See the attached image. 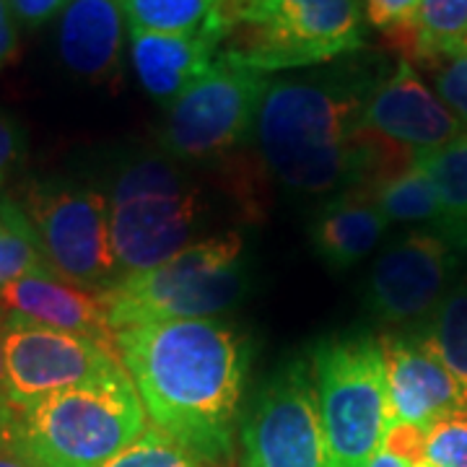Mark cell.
<instances>
[{"instance_id":"cell-1","label":"cell","mask_w":467,"mask_h":467,"mask_svg":"<svg viewBox=\"0 0 467 467\" xmlns=\"http://www.w3.org/2000/svg\"><path fill=\"white\" fill-rule=\"evenodd\" d=\"M379 52H353L294 76H267L252 125L254 150L273 180L304 195L374 190L416 150L367 133L364 109L387 76Z\"/></svg>"},{"instance_id":"cell-2","label":"cell","mask_w":467,"mask_h":467,"mask_svg":"<svg viewBox=\"0 0 467 467\" xmlns=\"http://www.w3.org/2000/svg\"><path fill=\"white\" fill-rule=\"evenodd\" d=\"M115 350L156 431L205 465H232L252 358L244 335L223 319L149 322L117 330Z\"/></svg>"},{"instance_id":"cell-3","label":"cell","mask_w":467,"mask_h":467,"mask_svg":"<svg viewBox=\"0 0 467 467\" xmlns=\"http://www.w3.org/2000/svg\"><path fill=\"white\" fill-rule=\"evenodd\" d=\"M125 368L0 413V451L29 467H104L149 429Z\"/></svg>"},{"instance_id":"cell-4","label":"cell","mask_w":467,"mask_h":467,"mask_svg":"<svg viewBox=\"0 0 467 467\" xmlns=\"http://www.w3.org/2000/svg\"><path fill=\"white\" fill-rule=\"evenodd\" d=\"M104 195L119 278L190 247L201 226V187L161 150H135L122 159Z\"/></svg>"},{"instance_id":"cell-5","label":"cell","mask_w":467,"mask_h":467,"mask_svg":"<svg viewBox=\"0 0 467 467\" xmlns=\"http://www.w3.org/2000/svg\"><path fill=\"white\" fill-rule=\"evenodd\" d=\"M244 242L218 234L192 242L159 265L117 278L104 291L112 330L174 319H216L244 299Z\"/></svg>"},{"instance_id":"cell-6","label":"cell","mask_w":467,"mask_h":467,"mask_svg":"<svg viewBox=\"0 0 467 467\" xmlns=\"http://www.w3.org/2000/svg\"><path fill=\"white\" fill-rule=\"evenodd\" d=\"M361 0H254L234 16L221 52L275 76L335 63L364 50Z\"/></svg>"},{"instance_id":"cell-7","label":"cell","mask_w":467,"mask_h":467,"mask_svg":"<svg viewBox=\"0 0 467 467\" xmlns=\"http://www.w3.org/2000/svg\"><path fill=\"white\" fill-rule=\"evenodd\" d=\"M319 418L330 467H368L389 429V400L379 340L333 335L312 350Z\"/></svg>"},{"instance_id":"cell-8","label":"cell","mask_w":467,"mask_h":467,"mask_svg":"<svg viewBox=\"0 0 467 467\" xmlns=\"http://www.w3.org/2000/svg\"><path fill=\"white\" fill-rule=\"evenodd\" d=\"M16 202L57 275L94 291H107L119 278L104 192L73 180H34Z\"/></svg>"},{"instance_id":"cell-9","label":"cell","mask_w":467,"mask_h":467,"mask_svg":"<svg viewBox=\"0 0 467 467\" xmlns=\"http://www.w3.org/2000/svg\"><path fill=\"white\" fill-rule=\"evenodd\" d=\"M265 84V73L221 52L213 67L164 109L159 150L180 164L226 156L252 135Z\"/></svg>"},{"instance_id":"cell-10","label":"cell","mask_w":467,"mask_h":467,"mask_svg":"<svg viewBox=\"0 0 467 467\" xmlns=\"http://www.w3.org/2000/svg\"><path fill=\"white\" fill-rule=\"evenodd\" d=\"M244 467H330L312 358H291L252 398L239 423Z\"/></svg>"},{"instance_id":"cell-11","label":"cell","mask_w":467,"mask_h":467,"mask_svg":"<svg viewBox=\"0 0 467 467\" xmlns=\"http://www.w3.org/2000/svg\"><path fill=\"white\" fill-rule=\"evenodd\" d=\"M3 358L5 408L32 405L55 392L99 382L122 368L117 350L21 317H5Z\"/></svg>"},{"instance_id":"cell-12","label":"cell","mask_w":467,"mask_h":467,"mask_svg":"<svg viewBox=\"0 0 467 467\" xmlns=\"http://www.w3.org/2000/svg\"><path fill=\"white\" fill-rule=\"evenodd\" d=\"M451 252L450 242L429 229L392 242L368 270V312L398 330L426 322L450 288Z\"/></svg>"},{"instance_id":"cell-13","label":"cell","mask_w":467,"mask_h":467,"mask_svg":"<svg viewBox=\"0 0 467 467\" xmlns=\"http://www.w3.org/2000/svg\"><path fill=\"white\" fill-rule=\"evenodd\" d=\"M387 377L389 423L429 431L436 420L467 408L462 389L441 364L420 325L387 330L379 337Z\"/></svg>"},{"instance_id":"cell-14","label":"cell","mask_w":467,"mask_h":467,"mask_svg":"<svg viewBox=\"0 0 467 467\" xmlns=\"http://www.w3.org/2000/svg\"><path fill=\"white\" fill-rule=\"evenodd\" d=\"M361 128L408 150L439 149L462 135V122L423 84L418 67L405 57L371 91Z\"/></svg>"},{"instance_id":"cell-15","label":"cell","mask_w":467,"mask_h":467,"mask_svg":"<svg viewBox=\"0 0 467 467\" xmlns=\"http://www.w3.org/2000/svg\"><path fill=\"white\" fill-rule=\"evenodd\" d=\"M0 312L84 335L115 350V330L107 317L104 291L73 284L55 270H36L0 288Z\"/></svg>"},{"instance_id":"cell-16","label":"cell","mask_w":467,"mask_h":467,"mask_svg":"<svg viewBox=\"0 0 467 467\" xmlns=\"http://www.w3.org/2000/svg\"><path fill=\"white\" fill-rule=\"evenodd\" d=\"M130 32V63L140 88L150 99L169 107L182 91L205 76L221 55L226 32L208 16L192 32Z\"/></svg>"},{"instance_id":"cell-17","label":"cell","mask_w":467,"mask_h":467,"mask_svg":"<svg viewBox=\"0 0 467 467\" xmlns=\"http://www.w3.org/2000/svg\"><path fill=\"white\" fill-rule=\"evenodd\" d=\"M125 14L119 0H70L57 16V57L86 84H109L122 66Z\"/></svg>"},{"instance_id":"cell-18","label":"cell","mask_w":467,"mask_h":467,"mask_svg":"<svg viewBox=\"0 0 467 467\" xmlns=\"http://www.w3.org/2000/svg\"><path fill=\"white\" fill-rule=\"evenodd\" d=\"M387 226L389 221L368 192L343 190L319 211L309 239L325 265L346 270L374 252Z\"/></svg>"},{"instance_id":"cell-19","label":"cell","mask_w":467,"mask_h":467,"mask_svg":"<svg viewBox=\"0 0 467 467\" xmlns=\"http://www.w3.org/2000/svg\"><path fill=\"white\" fill-rule=\"evenodd\" d=\"M420 330L457 379L467 405V275L450 284L429 319L420 322Z\"/></svg>"},{"instance_id":"cell-20","label":"cell","mask_w":467,"mask_h":467,"mask_svg":"<svg viewBox=\"0 0 467 467\" xmlns=\"http://www.w3.org/2000/svg\"><path fill=\"white\" fill-rule=\"evenodd\" d=\"M467 34V0H420L413 50L405 60L429 66L460 47Z\"/></svg>"},{"instance_id":"cell-21","label":"cell","mask_w":467,"mask_h":467,"mask_svg":"<svg viewBox=\"0 0 467 467\" xmlns=\"http://www.w3.org/2000/svg\"><path fill=\"white\" fill-rule=\"evenodd\" d=\"M413 164L434 184L444 211L457 223L467 226V135H460L439 149L416 150Z\"/></svg>"},{"instance_id":"cell-22","label":"cell","mask_w":467,"mask_h":467,"mask_svg":"<svg viewBox=\"0 0 467 467\" xmlns=\"http://www.w3.org/2000/svg\"><path fill=\"white\" fill-rule=\"evenodd\" d=\"M36 270H52V267L39 250L32 223L24 216L16 198L3 195L0 198V288Z\"/></svg>"},{"instance_id":"cell-23","label":"cell","mask_w":467,"mask_h":467,"mask_svg":"<svg viewBox=\"0 0 467 467\" xmlns=\"http://www.w3.org/2000/svg\"><path fill=\"white\" fill-rule=\"evenodd\" d=\"M218 0H119L128 29L159 34L192 32L208 21Z\"/></svg>"},{"instance_id":"cell-24","label":"cell","mask_w":467,"mask_h":467,"mask_svg":"<svg viewBox=\"0 0 467 467\" xmlns=\"http://www.w3.org/2000/svg\"><path fill=\"white\" fill-rule=\"evenodd\" d=\"M364 21L382 32L408 57L416 39V21L420 0H361Z\"/></svg>"},{"instance_id":"cell-25","label":"cell","mask_w":467,"mask_h":467,"mask_svg":"<svg viewBox=\"0 0 467 467\" xmlns=\"http://www.w3.org/2000/svg\"><path fill=\"white\" fill-rule=\"evenodd\" d=\"M104 467H211L192 457L190 451L169 441L161 431L149 426L128 450H122Z\"/></svg>"},{"instance_id":"cell-26","label":"cell","mask_w":467,"mask_h":467,"mask_svg":"<svg viewBox=\"0 0 467 467\" xmlns=\"http://www.w3.org/2000/svg\"><path fill=\"white\" fill-rule=\"evenodd\" d=\"M423 462L431 467H467V408H460L426 431Z\"/></svg>"},{"instance_id":"cell-27","label":"cell","mask_w":467,"mask_h":467,"mask_svg":"<svg viewBox=\"0 0 467 467\" xmlns=\"http://www.w3.org/2000/svg\"><path fill=\"white\" fill-rule=\"evenodd\" d=\"M423 67L431 70L436 97L447 104V109L462 125H467V50L451 52Z\"/></svg>"},{"instance_id":"cell-28","label":"cell","mask_w":467,"mask_h":467,"mask_svg":"<svg viewBox=\"0 0 467 467\" xmlns=\"http://www.w3.org/2000/svg\"><path fill=\"white\" fill-rule=\"evenodd\" d=\"M26 153V133L18 119L0 109V184L21 164Z\"/></svg>"},{"instance_id":"cell-29","label":"cell","mask_w":467,"mask_h":467,"mask_svg":"<svg viewBox=\"0 0 467 467\" xmlns=\"http://www.w3.org/2000/svg\"><path fill=\"white\" fill-rule=\"evenodd\" d=\"M67 3L70 0H8L18 29H26V32L50 24L52 18H57L66 11Z\"/></svg>"},{"instance_id":"cell-30","label":"cell","mask_w":467,"mask_h":467,"mask_svg":"<svg viewBox=\"0 0 467 467\" xmlns=\"http://www.w3.org/2000/svg\"><path fill=\"white\" fill-rule=\"evenodd\" d=\"M18 52V24L8 0H0V70L8 66Z\"/></svg>"},{"instance_id":"cell-31","label":"cell","mask_w":467,"mask_h":467,"mask_svg":"<svg viewBox=\"0 0 467 467\" xmlns=\"http://www.w3.org/2000/svg\"><path fill=\"white\" fill-rule=\"evenodd\" d=\"M250 3H254V0H218L216 8H213V14H211V18L216 21L223 32L229 34V26H232L234 16H236L242 8H247Z\"/></svg>"},{"instance_id":"cell-32","label":"cell","mask_w":467,"mask_h":467,"mask_svg":"<svg viewBox=\"0 0 467 467\" xmlns=\"http://www.w3.org/2000/svg\"><path fill=\"white\" fill-rule=\"evenodd\" d=\"M368 467H416L413 462H408L405 457L400 454H395V451L389 450H382L374 460H371V465Z\"/></svg>"},{"instance_id":"cell-33","label":"cell","mask_w":467,"mask_h":467,"mask_svg":"<svg viewBox=\"0 0 467 467\" xmlns=\"http://www.w3.org/2000/svg\"><path fill=\"white\" fill-rule=\"evenodd\" d=\"M3 333H5V315L0 312V413L5 410V358H3Z\"/></svg>"},{"instance_id":"cell-34","label":"cell","mask_w":467,"mask_h":467,"mask_svg":"<svg viewBox=\"0 0 467 467\" xmlns=\"http://www.w3.org/2000/svg\"><path fill=\"white\" fill-rule=\"evenodd\" d=\"M0 467H29L26 462H21L16 457H11V454H5V451H0Z\"/></svg>"},{"instance_id":"cell-35","label":"cell","mask_w":467,"mask_h":467,"mask_svg":"<svg viewBox=\"0 0 467 467\" xmlns=\"http://www.w3.org/2000/svg\"><path fill=\"white\" fill-rule=\"evenodd\" d=\"M418 467H431V465H426V462H420V465H418Z\"/></svg>"}]
</instances>
